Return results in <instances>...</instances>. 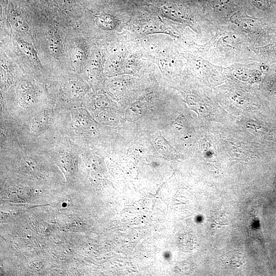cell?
I'll return each mask as SVG.
<instances>
[{
	"mask_svg": "<svg viewBox=\"0 0 276 276\" xmlns=\"http://www.w3.org/2000/svg\"><path fill=\"white\" fill-rule=\"evenodd\" d=\"M48 122V114L46 113H41L36 116L32 120L30 127L35 132H39L47 127Z\"/></svg>",
	"mask_w": 276,
	"mask_h": 276,
	"instance_id": "obj_1",
	"label": "cell"
},
{
	"mask_svg": "<svg viewBox=\"0 0 276 276\" xmlns=\"http://www.w3.org/2000/svg\"><path fill=\"white\" fill-rule=\"evenodd\" d=\"M96 22L99 27L105 30H111L116 26L114 20L109 15L97 16Z\"/></svg>",
	"mask_w": 276,
	"mask_h": 276,
	"instance_id": "obj_2",
	"label": "cell"
},
{
	"mask_svg": "<svg viewBox=\"0 0 276 276\" xmlns=\"http://www.w3.org/2000/svg\"><path fill=\"white\" fill-rule=\"evenodd\" d=\"M50 49L53 55L56 57H58L61 51V44L58 36L54 34L51 35L50 37Z\"/></svg>",
	"mask_w": 276,
	"mask_h": 276,
	"instance_id": "obj_3",
	"label": "cell"
},
{
	"mask_svg": "<svg viewBox=\"0 0 276 276\" xmlns=\"http://www.w3.org/2000/svg\"><path fill=\"white\" fill-rule=\"evenodd\" d=\"M142 31L146 34L159 32V31H164L166 33L167 29L159 22H148L143 26Z\"/></svg>",
	"mask_w": 276,
	"mask_h": 276,
	"instance_id": "obj_4",
	"label": "cell"
},
{
	"mask_svg": "<svg viewBox=\"0 0 276 276\" xmlns=\"http://www.w3.org/2000/svg\"><path fill=\"white\" fill-rule=\"evenodd\" d=\"M19 44L24 52L35 61L38 62L37 53L32 44L24 40L19 41Z\"/></svg>",
	"mask_w": 276,
	"mask_h": 276,
	"instance_id": "obj_5",
	"label": "cell"
},
{
	"mask_svg": "<svg viewBox=\"0 0 276 276\" xmlns=\"http://www.w3.org/2000/svg\"><path fill=\"white\" fill-rule=\"evenodd\" d=\"M162 11L165 15L172 19H179L183 18L179 11L171 6H164L162 8Z\"/></svg>",
	"mask_w": 276,
	"mask_h": 276,
	"instance_id": "obj_6",
	"label": "cell"
},
{
	"mask_svg": "<svg viewBox=\"0 0 276 276\" xmlns=\"http://www.w3.org/2000/svg\"><path fill=\"white\" fill-rule=\"evenodd\" d=\"M35 193H37V190H35Z\"/></svg>",
	"mask_w": 276,
	"mask_h": 276,
	"instance_id": "obj_7",
	"label": "cell"
}]
</instances>
